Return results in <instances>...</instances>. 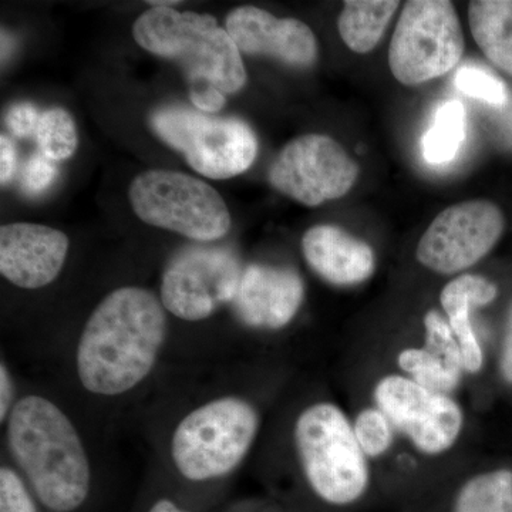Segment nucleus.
Returning a JSON list of instances; mask_svg holds the SVG:
<instances>
[{
  "label": "nucleus",
  "mask_w": 512,
  "mask_h": 512,
  "mask_svg": "<svg viewBox=\"0 0 512 512\" xmlns=\"http://www.w3.org/2000/svg\"><path fill=\"white\" fill-rule=\"evenodd\" d=\"M13 399V383L5 363L0 365V420L5 421L8 417Z\"/></svg>",
  "instance_id": "473e14b6"
},
{
  "label": "nucleus",
  "mask_w": 512,
  "mask_h": 512,
  "mask_svg": "<svg viewBox=\"0 0 512 512\" xmlns=\"http://www.w3.org/2000/svg\"><path fill=\"white\" fill-rule=\"evenodd\" d=\"M448 512H512V470L497 468L468 478L451 498Z\"/></svg>",
  "instance_id": "aec40b11"
},
{
  "label": "nucleus",
  "mask_w": 512,
  "mask_h": 512,
  "mask_svg": "<svg viewBox=\"0 0 512 512\" xmlns=\"http://www.w3.org/2000/svg\"><path fill=\"white\" fill-rule=\"evenodd\" d=\"M353 433L367 458H382L392 450L396 429L379 407H365L352 421Z\"/></svg>",
  "instance_id": "b1692460"
},
{
  "label": "nucleus",
  "mask_w": 512,
  "mask_h": 512,
  "mask_svg": "<svg viewBox=\"0 0 512 512\" xmlns=\"http://www.w3.org/2000/svg\"><path fill=\"white\" fill-rule=\"evenodd\" d=\"M40 114L30 103L15 104L6 114V126L16 137H29L36 133Z\"/></svg>",
  "instance_id": "c85d7f7f"
},
{
  "label": "nucleus",
  "mask_w": 512,
  "mask_h": 512,
  "mask_svg": "<svg viewBox=\"0 0 512 512\" xmlns=\"http://www.w3.org/2000/svg\"><path fill=\"white\" fill-rule=\"evenodd\" d=\"M466 138V110L458 100L444 103L423 138L424 158L430 164H447L456 158Z\"/></svg>",
  "instance_id": "412c9836"
},
{
  "label": "nucleus",
  "mask_w": 512,
  "mask_h": 512,
  "mask_svg": "<svg viewBox=\"0 0 512 512\" xmlns=\"http://www.w3.org/2000/svg\"><path fill=\"white\" fill-rule=\"evenodd\" d=\"M16 148L13 146L12 140L6 136L0 137V181L2 185L9 183L15 175L16 164Z\"/></svg>",
  "instance_id": "7c9ffc66"
},
{
  "label": "nucleus",
  "mask_w": 512,
  "mask_h": 512,
  "mask_svg": "<svg viewBox=\"0 0 512 512\" xmlns=\"http://www.w3.org/2000/svg\"><path fill=\"white\" fill-rule=\"evenodd\" d=\"M163 303L147 289H116L99 303L77 345L84 389L117 396L134 389L156 366L167 333Z\"/></svg>",
  "instance_id": "f257e3e1"
},
{
  "label": "nucleus",
  "mask_w": 512,
  "mask_h": 512,
  "mask_svg": "<svg viewBox=\"0 0 512 512\" xmlns=\"http://www.w3.org/2000/svg\"><path fill=\"white\" fill-rule=\"evenodd\" d=\"M399 6L397 0H346L338 20L340 37L352 52H372Z\"/></svg>",
  "instance_id": "6ab92c4d"
},
{
  "label": "nucleus",
  "mask_w": 512,
  "mask_h": 512,
  "mask_svg": "<svg viewBox=\"0 0 512 512\" xmlns=\"http://www.w3.org/2000/svg\"><path fill=\"white\" fill-rule=\"evenodd\" d=\"M57 175H59V167L55 161L50 160L43 153L33 154L23 168V190L32 195L42 194L52 187Z\"/></svg>",
  "instance_id": "cd10ccee"
},
{
  "label": "nucleus",
  "mask_w": 512,
  "mask_h": 512,
  "mask_svg": "<svg viewBox=\"0 0 512 512\" xmlns=\"http://www.w3.org/2000/svg\"><path fill=\"white\" fill-rule=\"evenodd\" d=\"M67 251L69 238L57 229L25 222L0 228V272L19 288L52 284L62 271Z\"/></svg>",
  "instance_id": "4468645a"
},
{
  "label": "nucleus",
  "mask_w": 512,
  "mask_h": 512,
  "mask_svg": "<svg viewBox=\"0 0 512 512\" xmlns=\"http://www.w3.org/2000/svg\"><path fill=\"white\" fill-rule=\"evenodd\" d=\"M295 446L306 483L319 501L343 510L365 500L372 485L369 458L339 406L319 402L306 407L295 423Z\"/></svg>",
  "instance_id": "20e7f679"
},
{
  "label": "nucleus",
  "mask_w": 512,
  "mask_h": 512,
  "mask_svg": "<svg viewBox=\"0 0 512 512\" xmlns=\"http://www.w3.org/2000/svg\"><path fill=\"white\" fill-rule=\"evenodd\" d=\"M225 30L245 55L271 56L301 69L318 59L315 35L298 19L276 18L264 9L241 6L229 13Z\"/></svg>",
  "instance_id": "ddd939ff"
},
{
  "label": "nucleus",
  "mask_w": 512,
  "mask_h": 512,
  "mask_svg": "<svg viewBox=\"0 0 512 512\" xmlns=\"http://www.w3.org/2000/svg\"><path fill=\"white\" fill-rule=\"evenodd\" d=\"M423 323L424 335H426L424 346L436 355L443 357L448 365L454 367V369L466 373L460 346H458L453 330L448 325L446 316L437 311H429L424 315Z\"/></svg>",
  "instance_id": "a878e982"
},
{
  "label": "nucleus",
  "mask_w": 512,
  "mask_h": 512,
  "mask_svg": "<svg viewBox=\"0 0 512 512\" xmlns=\"http://www.w3.org/2000/svg\"><path fill=\"white\" fill-rule=\"evenodd\" d=\"M244 271L227 248L191 247L171 259L161 281V303L177 318L198 322L237 298Z\"/></svg>",
  "instance_id": "9b49d317"
},
{
  "label": "nucleus",
  "mask_w": 512,
  "mask_h": 512,
  "mask_svg": "<svg viewBox=\"0 0 512 512\" xmlns=\"http://www.w3.org/2000/svg\"><path fill=\"white\" fill-rule=\"evenodd\" d=\"M468 23L485 57L512 76V0H476Z\"/></svg>",
  "instance_id": "a211bd4d"
},
{
  "label": "nucleus",
  "mask_w": 512,
  "mask_h": 512,
  "mask_svg": "<svg viewBox=\"0 0 512 512\" xmlns=\"http://www.w3.org/2000/svg\"><path fill=\"white\" fill-rule=\"evenodd\" d=\"M396 362L404 376L427 389L444 394L456 392L464 375V372L448 365L443 357L426 346L404 348L397 355Z\"/></svg>",
  "instance_id": "4be33fe9"
},
{
  "label": "nucleus",
  "mask_w": 512,
  "mask_h": 512,
  "mask_svg": "<svg viewBox=\"0 0 512 512\" xmlns=\"http://www.w3.org/2000/svg\"><path fill=\"white\" fill-rule=\"evenodd\" d=\"M190 99L198 110L207 111V113H215L225 104L224 93L208 83L191 86Z\"/></svg>",
  "instance_id": "c756f323"
},
{
  "label": "nucleus",
  "mask_w": 512,
  "mask_h": 512,
  "mask_svg": "<svg viewBox=\"0 0 512 512\" xmlns=\"http://www.w3.org/2000/svg\"><path fill=\"white\" fill-rule=\"evenodd\" d=\"M128 197L141 221L194 241H217L231 228V215L221 195L192 175L146 171L134 178Z\"/></svg>",
  "instance_id": "0eeeda50"
},
{
  "label": "nucleus",
  "mask_w": 512,
  "mask_h": 512,
  "mask_svg": "<svg viewBox=\"0 0 512 512\" xmlns=\"http://www.w3.org/2000/svg\"><path fill=\"white\" fill-rule=\"evenodd\" d=\"M305 286L298 272L254 264L244 269L234 308L238 318L255 329L285 328L301 309Z\"/></svg>",
  "instance_id": "2eb2a0df"
},
{
  "label": "nucleus",
  "mask_w": 512,
  "mask_h": 512,
  "mask_svg": "<svg viewBox=\"0 0 512 512\" xmlns=\"http://www.w3.org/2000/svg\"><path fill=\"white\" fill-rule=\"evenodd\" d=\"M36 137L40 153L53 161L72 157L77 148L76 124L73 117L60 107L40 114Z\"/></svg>",
  "instance_id": "5701e85b"
},
{
  "label": "nucleus",
  "mask_w": 512,
  "mask_h": 512,
  "mask_svg": "<svg viewBox=\"0 0 512 512\" xmlns=\"http://www.w3.org/2000/svg\"><path fill=\"white\" fill-rule=\"evenodd\" d=\"M8 441L46 508L82 507L92 481L89 458L72 421L55 403L35 394L20 399L9 414Z\"/></svg>",
  "instance_id": "f03ea898"
},
{
  "label": "nucleus",
  "mask_w": 512,
  "mask_h": 512,
  "mask_svg": "<svg viewBox=\"0 0 512 512\" xmlns=\"http://www.w3.org/2000/svg\"><path fill=\"white\" fill-rule=\"evenodd\" d=\"M456 86L461 93L483 100L491 106H504L508 93L505 84L494 74L477 66H464L456 74Z\"/></svg>",
  "instance_id": "393cba45"
},
{
  "label": "nucleus",
  "mask_w": 512,
  "mask_h": 512,
  "mask_svg": "<svg viewBox=\"0 0 512 512\" xmlns=\"http://www.w3.org/2000/svg\"><path fill=\"white\" fill-rule=\"evenodd\" d=\"M464 35L453 3L410 0L397 20L389 47V67L404 86L444 76L460 63Z\"/></svg>",
  "instance_id": "6e6552de"
},
{
  "label": "nucleus",
  "mask_w": 512,
  "mask_h": 512,
  "mask_svg": "<svg viewBox=\"0 0 512 512\" xmlns=\"http://www.w3.org/2000/svg\"><path fill=\"white\" fill-rule=\"evenodd\" d=\"M359 165L338 141L305 134L289 141L268 178L272 187L306 207L345 197L359 178Z\"/></svg>",
  "instance_id": "9d476101"
},
{
  "label": "nucleus",
  "mask_w": 512,
  "mask_h": 512,
  "mask_svg": "<svg viewBox=\"0 0 512 512\" xmlns=\"http://www.w3.org/2000/svg\"><path fill=\"white\" fill-rule=\"evenodd\" d=\"M148 512H190L181 508L180 505L173 503L171 500H167V498H161L158 500L156 504H153V507L148 510Z\"/></svg>",
  "instance_id": "72a5a7b5"
},
{
  "label": "nucleus",
  "mask_w": 512,
  "mask_h": 512,
  "mask_svg": "<svg viewBox=\"0 0 512 512\" xmlns=\"http://www.w3.org/2000/svg\"><path fill=\"white\" fill-rule=\"evenodd\" d=\"M133 36L147 52L180 64L191 84L234 94L247 83L241 52L210 15L153 6L134 22Z\"/></svg>",
  "instance_id": "7ed1b4c3"
},
{
  "label": "nucleus",
  "mask_w": 512,
  "mask_h": 512,
  "mask_svg": "<svg viewBox=\"0 0 512 512\" xmlns=\"http://www.w3.org/2000/svg\"><path fill=\"white\" fill-rule=\"evenodd\" d=\"M258 430V413L247 400H212L192 410L175 429L171 443L175 467L190 481L227 476L247 456Z\"/></svg>",
  "instance_id": "39448f33"
},
{
  "label": "nucleus",
  "mask_w": 512,
  "mask_h": 512,
  "mask_svg": "<svg viewBox=\"0 0 512 512\" xmlns=\"http://www.w3.org/2000/svg\"><path fill=\"white\" fill-rule=\"evenodd\" d=\"M503 231V212L493 202H460L431 222L417 244V261L436 274H460L478 264Z\"/></svg>",
  "instance_id": "f8f14e48"
},
{
  "label": "nucleus",
  "mask_w": 512,
  "mask_h": 512,
  "mask_svg": "<svg viewBox=\"0 0 512 512\" xmlns=\"http://www.w3.org/2000/svg\"><path fill=\"white\" fill-rule=\"evenodd\" d=\"M0 512H39L22 478L5 466L0 470Z\"/></svg>",
  "instance_id": "bb28decb"
},
{
  "label": "nucleus",
  "mask_w": 512,
  "mask_h": 512,
  "mask_svg": "<svg viewBox=\"0 0 512 512\" xmlns=\"http://www.w3.org/2000/svg\"><path fill=\"white\" fill-rule=\"evenodd\" d=\"M302 252L313 272L328 284L355 286L375 274L373 248L336 225L308 229L302 238Z\"/></svg>",
  "instance_id": "dca6fc26"
},
{
  "label": "nucleus",
  "mask_w": 512,
  "mask_h": 512,
  "mask_svg": "<svg viewBox=\"0 0 512 512\" xmlns=\"http://www.w3.org/2000/svg\"><path fill=\"white\" fill-rule=\"evenodd\" d=\"M500 370L505 382L512 384V305L510 312H508L507 323H505L504 339L500 353Z\"/></svg>",
  "instance_id": "2f4dec72"
},
{
  "label": "nucleus",
  "mask_w": 512,
  "mask_h": 512,
  "mask_svg": "<svg viewBox=\"0 0 512 512\" xmlns=\"http://www.w3.org/2000/svg\"><path fill=\"white\" fill-rule=\"evenodd\" d=\"M498 288L480 275H460L451 279L440 293V305L458 346H460L466 373L477 375L484 365V352L476 329L471 322V312L484 308L497 298Z\"/></svg>",
  "instance_id": "f3484780"
},
{
  "label": "nucleus",
  "mask_w": 512,
  "mask_h": 512,
  "mask_svg": "<svg viewBox=\"0 0 512 512\" xmlns=\"http://www.w3.org/2000/svg\"><path fill=\"white\" fill-rule=\"evenodd\" d=\"M158 137L184 154L192 170L214 180L245 173L258 154V138L245 121L214 117L188 107L165 106L151 114Z\"/></svg>",
  "instance_id": "423d86ee"
},
{
  "label": "nucleus",
  "mask_w": 512,
  "mask_h": 512,
  "mask_svg": "<svg viewBox=\"0 0 512 512\" xmlns=\"http://www.w3.org/2000/svg\"><path fill=\"white\" fill-rule=\"evenodd\" d=\"M373 402L420 454L439 457L460 440L464 410L451 394L434 392L410 377L392 373L373 387Z\"/></svg>",
  "instance_id": "1a4fd4ad"
}]
</instances>
